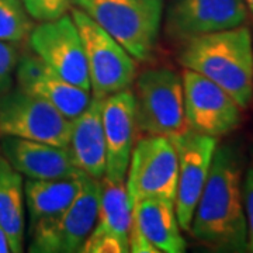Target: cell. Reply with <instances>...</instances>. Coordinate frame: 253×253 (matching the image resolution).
I'll use <instances>...</instances> for the list:
<instances>
[{
	"mask_svg": "<svg viewBox=\"0 0 253 253\" xmlns=\"http://www.w3.org/2000/svg\"><path fill=\"white\" fill-rule=\"evenodd\" d=\"M245 158L236 142L218 144L189 232L215 252H248L244 206Z\"/></svg>",
	"mask_w": 253,
	"mask_h": 253,
	"instance_id": "1",
	"label": "cell"
},
{
	"mask_svg": "<svg viewBox=\"0 0 253 253\" xmlns=\"http://www.w3.org/2000/svg\"><path fill=\"white\" fill-rule=\"evenodd\" d=\"M177 61L208 78L248 109L253 100V38L248 26L191 37L181 41Z\"/></svg>",
	"mask_w": 253,
	"mask_h": 253,
	"instance_id": "2",
	"label": "cell"
},
{
	"mask_svg": "<svg viewBox=\"0 0 253 253\" xmlns=\"http://www.w3.org/2000/svg\"><path fill=\"white\" fill-rule=\"evenodd\" d=\"M73 4L117 40L136 62L154 59L162 27L163 0H73Z\"/></svg>",
	"mask_w": 253,
	"mask_h": 253,
	"instance_id": "3",
	"label": "cell"
},
{
	"mask_svg": "<svg viewBox=\"0 0 253 253\" xmlns=\"http://www.w3.org/2000/svg\"><path fill=\"white\" fill-rule=\"evenodd\" d=\"M136 131L174 138L189 129L181 76L169 68H149L132 84Z\"/></svg>",
	"mask_w": 253,
	"mask_h": 253,
	"instance_id": "4",
	"label": "cell"
},
{
	"mask_svg": "<svg viewBox=\"0 0 253 253\" xmlns=\"http://www.w3.org/2000/svg\"><path fill=\"white\" fill-rule=\"evenodd\" d=\"M71 16L81 34L91 94L104 99L131 89L136 78L138 62L117 40L81 9L72 6Z\"/></svg>",
	"mask_w": 253,
	"mask_h": 253,
	"instance_id": "5",
	"label": "cell"
},
{
	"mask_svg": "<svg viewBox=\"0 0 253 253\" xmlns=\"http://www.w3.org/2000/svg\"><path fill=\"white\" fill-rule=\"evenodd\" d=\"M99 199V180L83 173L82 189L72 204L61 214L44 219L30 229L28 252H81L97 222Z\"/></svg>",
	"mask_w": 253,
	"mask_h": 253,
	"instance_id": "6",
	"label": "cell"
},
{
	"mask_svg": "<svg viewBox=\"0 0 253 253\" xmlns=\"http://www.w3.org/2000/svg\"><path fill=\"white\" fill-rule=\"evenodd\" d=\"M71 120L48 101L20 87L0 96V136H16L68 148Z\"/></svg>",
	"mask_w": 253,
	"mask_h": 253,
	"instance_id": "7",
	"label": "cell"
},
{
	"mask_svg": "<svg viewBox=\"0 0 253 253\" xmlns=\"http://www.w3.org/2000/svg\"><path fill=\"white\" fill-rule=\"evenodd\" d=\"M179 159L172 138L145 135L134 144L126 176L131 203L161 197L174 203Z\"/></svg>",
	"mask_w": 253,
	"mask_h": 253,
	"instance_id": "8",
	"label": "cell"
},
{
	"mask_svg": "<svg viewBox=\"0 0 253 253\" xmlns=\"http://www.w3.org/2000/svg\"><path fill=\"white\" fill-rule=\"evenodd\" d=\"M33 54L62 79L90 91L89 72L81 34L71 13L41 21L28 34Z\"/></svg>",
	"mask_w": 253,
	"mask_h": 253,
	"instance_id": "9",
	"label": "cell"
},
{
	"mask_svg": "<svg viewBox=\"0 0 253 253\" xmlns=\"http://www.w3.org/2000/svg\"><path fill=\"white\" fill-rule=\"evenodd\" d=\"M181 82L184 116L190 129L218 139L239 126L244 109L221 86L190 69L183 71Z\"/></svg>",
	"mask_w": 253,
	"mask_h": 253,
	"instance_id": "10",
	"label": "cell"
},
{
	"mask_svg": "<svg viewBox=\"0 0 253 253\" xmlns=\"http://www.w3.org/2000/svg\"><path fill=\"white\" fill-rule=\"evenodd\" d=\"M179 159L174 210L179 225L189 232L194 210L207 181L218 139L187 129L172 138Z\"/></svg>",
	"mask_w": 253,
	"mask_h": 253,
	"instance_id": "11",
	"label": "cell"
},
{
	"mask_svg": "<svg viewBox=\"0 0 253 253\" xmlns=\"http://www.w3.org/2000/svg\"><path fill=\"white\" fill-rule=\"evenodd\" d=\"M248 17L244 0H172L166 11V33L184 41L242 26Z\"/></svg>",
	"mask_w": 253,
	"mask_h": 253,
	"instance_id": "12",
	"label": "cell"
},
{
	"mask_svg": "<svg viewBox=\"0 0 253 253\" xmlns=\"http://www.w3.org/2000/svg\"><path fill=\"white\" fill-rule=\"evenodd\" d=\"M101 121L107 154L104 176L111 180L126 181L136 131L132 89L103 99Z\"/></svg>",
	"mask_w": 253,
	"mask_h": 253,
	"instance_id": "13",
	"label": "cell"
},
{
	"mask_svg": "<svg viewBox=\"0 0 253 253\" xmlns=\"http://www.w3.org/2000/svg\"><path fill=\"white\" fill-rule=\"evenodd\" d=\"M14 75L21 90L48 101L69 120L79 116L91 99L90 91L62 79L34 54L18 58Z\"/></svg>",
	"mask_w": 253,
	"mask_h": 253,
	"instance_id": "14",
	"label": "cell"
},
{
	"mask_svg": "<svg viewBox=\"0 0 253 253\" xmlns=\"http://www.w3.org/2000/svg\"><path fill=\"white\" fill-rule=\"evenodd\" d=\"M0 152L26 179H65L81 173L71 151L58 145L0 136Z\"/></svg>",
	"mask_w": 253,
	"mask_h": 253,
	"instance_id": "15",
	"label": "cell"
},
{
	"mask_svg": "<svg viewBox=\"0 0 253 253\" xmlns=\"http://www.w3.org/2000/svg\"><path fill=\"white\" fill-rule=\"evenodd\" d=\"M101 103L103 99L91 94L86 109L71 120L68 145L78 169L96 180H100L106 174L107 163Z\"/></svg>",
	"mask_w": 253,
	"mask_h": 253,
	"instance_id": "16",
	"label": "cell"
},
{
	"mask_svg": "<svg viewBox=\"0 0 253 253\" xmlns=\"http://www.w3.org/2000/svg\"><path fill=\"white\" fill-rule=\"evenodd\" d=\"M132 221L159 253H183L186 241L177 221L174 203L145 197L132 203Z\"/></svg>",
	"mask_w": 253,
	"mask_h": 253,
	"instance_id": "17",
	"label": "cell"
},
{
	"mask_svg": "<svg viewBox=\"0 0 253 253\" xmlns=\"http://www.w3.org/2000/svg\"><path fill=\"white\" fill-rule=\"evenodd\" d=\"M83 173L65 179L24 180V200L30 218V229L38 222L61 214L79 194Z\"/></svg>",
	"mask_w": 253,
	"mask_h": 253,
	"instance_id": "18",
	"label": "cell"
},
{
	"mask_svg": "<svg viewBox=\"0 0 253 253\" xmlns=\"http://www.w3.org/2000/svg\"><path fill=\"white\" fill-rule=\"evenodd\" d=\"M24 179L0 152V226L14 253L24 249Z\"/></svg>",
	"mask_w": 253,
	"mask_h": 253,
	"instance_id": "19",
	"label": "cell"
},
{
	"mask_svg": "<svg viewBox=\"0 0 253 253\" xmlns=\"http://www.w3.org/2000/svg\"><path fill=\"white\" fill-rule=\"evenodd\" d=\"M99 215L93 231L116 238L128 248V232L132 222V203L126 181L111 180L103 176L99 180Z\"/></svg>",
	"mask_w": 253,
	"mask_h": 253,
	"instance_id": "20",
	"label": "cell"
},
{
	"mask_svg": "<svg viewBox=\"0 0 253 253\" xmlns=\"http://www.w3.org/2000/svg\"><path fill=\"white\" fill-rule=\"evenodd\" d=\"M34 20L21 0H0V41L20 44L27 40Z\"/></svg>",
	"mask_w": 253,
	"mask_h": 253,
	"instance_id": "21",
	"label": "cell"
},
{
	"mask_svg": "<svg viewBox=\"0 0 253 253\" xmlns=\"http://www.w3.org/2000/svg\"><path fill=\"white\" fill-rule=\"evenodd\" d=\"M27 13L34 21H49L66 14L73 0H21Z\"/></svg>",
	"mask_w": 253,
	"mask_h": 253,
	"instance_id": "22",
	"label": "cell"
},
{
	"mask_svg": "<svg viewBox=\"0 0 253 253\" xmlns=\"http://www.w3.org/2000/svg\"><path fill=\"white\" fill-rule=\"evenodd\" d=\"M18 58L20 54L16 44L0 41V96L11 89Z\"/></svg>",
	"mask_w": 253,
	"mask_h": 253,
	"instance_id": "23",
	"label": "cell"
},
{
	"mask_svg": "<svg viewBox=\"0 0 253 253\" xmlns=\"http://www.w3.org/2000/svg\"><path fill=\"white\" fill-rule=\"evenodd\" d=\"M128 248L116 238L91 231L82 248L81 253H126Z\"/></svg>",
	"mask_w": 253,
	"mask_h": 253,
	"instance_id": "24",
	"label": "cell"
},
{
	"mask_svg": "<svg viewBox=\"0 0 253 253\" xmlns=\"http://www.w3.org/2000/svg\"><path fill=\"white\" fill-rule=\"evenodd\" d=\"M244 206L246 224H248V252L253 253V156L248 166H245L244 183Z\"/></svg>",
	"mask_w": 253,
	"mask_h": 253,
	"instance_id": "25",
	"label": "cell"
},
{
	"mask_svg": "<svg viewBox=\"0 0 253 253\" xmlns=\"http://www.w3.org/2000/svg\"><path fill=\"white\" fill-rule=\"evenodd\" d=\"M128 249L132 253H159L154 245L142 235L134 221L131 222L128 232Z\"/></svg>",
	"mask_w": 253,
	"mask_h": 253,
	"instance_id": "26",
	"label": "cell"
},
{
	"mask_svg": "<svg viewBox=\"0 0 253 253\" xmlns=\"http://www.w3.org/2000/svg\"><path fill=\"white\" fill-rule=\"evenodd\" d=\"M11 252L10 251V245H9V239L7 236L4 234V231L1 229L0 226V253H9Z\"/></svg>",
	"mask_w": 253,
	"mask_h": 253,
	"instance_id": "27",
	"label": "cell"
},
{
	"mask_svg": "<svg viewBox=\"0 0 253 253\" xmlns=\"http://www.w3.org/2000/svg\"><path fill=\"white\" fill-rule=\"evenodd\" d=\"M245 4H246V7L249 10V13L253 16V0H244Z\"/></svg>",
	"mask_w": 253,
	"mask_h": 253,
	"instance_id": "28",
	"label": "cell"
},
{
	"mask_svg": "<svg viewBox=\"0 0 253 253\" xmlns=\"http://www.w3.org/2000/svg\"><path fill=\"white\" fill-rule=\"evenodd\" d=\"M252 38H253V31H252Z\"/></svg>",
	"mask_w": 253,
	"mask_h": 253,
	"instance_id": "29",
	"label": "cell"
}]
</instances>
